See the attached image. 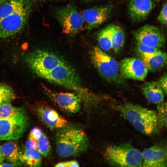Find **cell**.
Wrapping results in <instances>:
<instances>
[{"mask_svg": "<svg viewBox=\"0 0 167 167\" xmlns=\"http://www.w3.org/2000/svg\"><path fill=\"white\" fill-rule=\"evenodd\" d=\"M16 98L12 88L4 83H0V105L11 103Z\"/></svg>", "mask_w": 167, "mask_h": 167, "instance_id": "24", "label": "cell"}, {"mask_svg": "<svg viewBox=\"0 0 167 167\" xmlns=\"http://www.w3.org/2000/svg\"><path fill=\"white\" fill-rule=\"evenodd\" d=\"M158 82L164 91L165 94H166L167 93V75L166 73L160 79Z\"/></svg>", "mask_w": 167, "mask_h": 167, "instance_id": "31", "label": "cell"}, {"mask_svg": "<svg viewBox=\"0 0 167 167\" xmlns=\"http://www.w3.org/2000/svg\"><path fill=\"white\" fill-rule=\"evenodd\" d=\"M32 0H8L0 6V20L20 9Z\"/></svg>", "mask_w": 167, "mask_h": 167, "instance_id": "21", "label": "cell"}, {"mask_svg": "<svg viewBox=\"0 0 167 167\" xmlns=\"http://www.w3.org/2000/svg\"><path fill=\"white\" fill-rule=\"evenodd\" d=\"M142 153V166L165 167L167 166L166 148L156 144L145 149Z\"/></svg>", "mask_w": 167, "mask_h": 167, "instance_id": "14", "label": "cell"}, {"mask_svg": "<svg viewBox=\"0 0 167 167\" xmlns=\"http://www.w3.org/2000/svg\"><path fill=\"white\" fill-rule=\"evenodd\" d=\"M125 33L123 29L119 26L113 24L112 35V48L118 52L122 48L125 42Z\"/></svg>", "mask_w": 167, "mask_h": 167, "instance_id": "23", "label": "cell"}, {"mask_svg": "<svg viewBox=\"0 0 167 167\" xmlns=\"http://www.w3.org/2000/svg\"><path fill=\"white\" fill-rule=\"evenodd\" d=\"M22 108L13 105L10 103L0 105V118H10L19 112Z\"/></svg>", "mask_w": 167, "mask_h": 167, "instance_id": "25", "label": "cell"}, {"mask_svg": "<svg viewBox=\"0 0 167 167\" xmlns=\"http://www.w3.org/2000/svg\"><path fill=\"white\" fill-rule=\"evenodd\" d=\"M167 2H165L163 4L157 18L159 22L164 26H166L167 24Z\"/></svg>", "mask_w": 167, "mask_h": 167, "instance_id": "28", "label": "cell"}, {"mask_svg": "<svg viewBox=\"0 0 167 167\" xmlns=\"http://www.w3.org/2000/svg\"><path fill=\"white\" fill-rule=\"evenodd\" d=\"M29 136L34 138L36 141L37 150L42 156H49L51 153V147L49 141L41 129L35 127L32 129Z\"/></svg>", "mask_w": 167, "mask_h": 167, "instance_id": "17", "label": "cell"}, {"mask_svg": "<svg viewBox=\"0 0 167 167\" xmlns=\"http://www.w3.org/2000/svg\"><path fill=\"white\" fill-rule=\"evenodd\" d=\"M28 105L32 112L51 130H58L68 125V121L45 101H37Z\"/></svg>", "mask_w": 167, "mask_h": 167, "instance_id": "8", "label": "cell"}, {"mask_svg": "<svg viewBox=\"0 0 167 167\" xmlns=\"http://www.w3.org/2000/svg\"><path fill=\"white\" fill-rule=\"evenodd\" d=\"M137 42L157 49L162 47L165 41V34L159 27L146 24L136 30L134 33Z\"/></svg>", "mask_w": 167, "mask_h": 167, "instance_id": "10", "label": "cell"}, {"mask_svg": "<svg viewBox=\"0 0 167 167\" xmlns=\"http://www.w3.org/2000/svg\"><path fill=\"white\" fill-rule=\"evenodd\" d=\"M0 152L4 159L10 162H20L19 157L21 152L16 142L11 141L0 145Z\"/></svg>", "mask_w": 167, "mask_h": 167, "instance_id": "18", "label": "cell"}, {"mask_svg": "<svg viewBox=\"0 0 167 167\" xmlns=\"http://www.w3.org/2000/svg\"><path fill=\"white\" fill-rule=\"evenodd\" d=\"M155 1L157 2H159L161 1L162 0H154Z\"/></svg>", "mask_w": 167, "mask_h": 167, "instance_id": "36", "label": "cell"}, {"mask_svg": "<svg viewBox=\"0 0 167 167\" xmlns=\"http://www.w3.org/2000/svg\"><path fill=\"white\" fill-rule=\"evenodd\" d=\"M4 158L0 152V164L2 163Z\"/></svg>", "mask_w": 167, "mask_h": 167, "instance_id": "33", "label": "cell"}, {"mask_svg": "<svg viewBox=\"0 0 167 167\" xmlns=\"http://www.w3.org/2000/svg\"><path fill=\"white\" fill-rule=\"evenodd\" d=\"M154 6L153 0H128V10L131 20L139 22L145 19Z\"/></svg>", "mask_w": 167, "mask_h": 167, "instance_id": "15", "label": "cell"}, {"mask_svg": "<svg viewBox=\"0 0 167 167\" xmlns=\"http://www.w3.org/2000/svg\"></svg>", "mask_w": 167, "mask_h": 167, "instance_id": "37", "label": "cell"}, {"mask_svg": "<svg viewBox=\"0 0 167 167\" xmlns=\"http://www.w3.org/2000/svg\"><path fill=\"white\" fill-rule=\"evenodd\" d=\"M44 92L60 109L70 113H75L79 110L81 98L79 94L70 92H57L43 86Z\"/></svg>", "mask_w": 167, "mask_h": 167, "instance_id": "11", "label": "cell"}, {"mask_svg": "<svg viewBox=\"0 0 167 167\" xmlns=\"http://www.w3.org/2000/svg\"><path fill=\"white\" fill-rule=\"evenodd\" d=\"M157 116L159 128H166L167 103L163 102L157 104Z\"/></svg>", "mask_w": 167, "mask_h": 167, "instance_id": "26", "label": "cell"}, {"mask_svg": "<svg viewBox=\"0 0 167 167\" xmlns=\"http://www.w3.org/2000/svg\"><path fill=\"white\" fill-rule=\"evenodd\" d=\"M85 2H88L93 1L95 0H83Z\"/></svg>", "mask_w": 167, "mask_h": 167, "instance_id": "35", "label": "cell"}, {"mask_svg": "<svg viewBox=\"0 0 167 167\" xmlns=\"http://www.w3.org/2000/svg\"><path fill=\"white\" fill-rule=\"evenodd\" d=\"M142 92L150 102L158 104L164 101L165 93L158 82L146 83L142 86Z\"/></svg>", "mask_w": 167, "mask_h": 167, "instance_id": "16", "label": "cell"}, {"mask_svg": "<svg viewBox=\"0 0 167 167\" xmlns=\"http://www.w3.org/2000/svg\"><path fill=\"white\" fill-rule=\"evenodd\" d=\"M32 0L22 8L0 20V40L14 38L25 27L33 7Z\"/></svg>", "mask_w": 167, "mask_h": 167, "instance_id": "6", "label": "cell"}, {"mask_svg": "<svg viewBox=\"0 0 167 167\" xmlns=\"http://www.w3.org/2000/svg\"><path fill=\"white\" fill-rule=\"evenodd\" d=\"M118 110L137 131L148 135L159 127L157 113L139 105L126 103L118 105Z\"/></svg>", "mask_w": 167, "mask_h": 167, "instance_id": "3", "label": "cell"}, {"mask_svg": "<svg viewBox=\"0 0 167 167\" xmlns=\"http://www.w3.org/2000/svg\"><path fill=\"white\" fill-rule=\"evenodd\" d=\"M118 64L120 74L125 78L143 80L148 73V70L143 61L137 58H124Z\"/></svg>", "mask_w": 167, "mask_h": 167, "instance_id": "13", "label": "cell"}, {"mask_svg": "<svg viewBox=\"0 0 167 167\" xmlns=\"http://www.w3.org/2000/svg\"><path fill=\"white\" fill-rule=\"evenodd\" d=\"M141 58L148 71L151 72H154L161 70L167 63L166 54L161 51L156 54Z\"/></svg>", "mask_w": 167, "mask_h": 167, "instance_id": "19", "label": "cell"}, {"mask_svg": "<svg viewBox=\"0 0 167 167\" xmlns=\"http://www.w3.org/2000/svg\"><path fill=\"white\" fill-rule=\"evenodd\" d=\"M90 56L93 65L105 80L118 85L124 84L119 64L113 58L97 46L92 49Z\"/></svg>", "mask_w": 167, "mask_h": 167, "instance_id": "5", "label": "cell"}, {"mask_svg": "<svg viewBox=\"0 0 167 167\" xmlns=\"http://www.w3.org/2000/svg\"><path fill=\"white\" fill-rule=\"evenodd\" d=\"M56 139L57 153L63 157L80 154L85 151L89 145L85 133L73 126L67 125L58 130Z\"/></svg>", "mask_w": 167, "mask_h": 167, "instance_id": "2", "label": "cell"}, {"mask_svg": "<svg viewBox=\"0 0 167 167\" xmlns=\"http://www.w3.org/2000/svg\"><path fill=\"white\" fill-rule=\"evenodd\" d=\"M8 0H0V6L7 1Z\"/></svg>", "mask_w": 167, "mask_h": 167, "instance_id": "34", "label": "cell"}, {"mask_svg": "<svg viewBox=\"0 0 167 167\" xmlns=\"http://www.w3.org/2000/svg\"><path fill=\"white\" fill-rule=\"evenodd\" d=\"M113 24H109L98 32L96 38L100 48L104 51L112 48L111 35Z\"/></svg>", "mask_w": 167, "mask_h": 167, "instance_id": "22", "label": "cell"}, {"mask_svg": "<svg viewBox=\"0 0 167 167\" xmlns=\"http://www.w3.org/2000/svg\"><path fill=\"white\" fill-rule=\"evenodd\" d=\"M24 59L29 68L38 76L79 93L86 91L81 87L74 69L53 53L36 49L26 54Z\"/></svg>", "mask_w": 167, "mask_h": 167, "instance_id": "1", "label": "cell"}, {"mask_svg": "<svg viewBox=\"0 0 167 167\" xmlns=\"http://www.w3.org/2000/svg\"><path fill=\"white\" fill-rule=\"evenodd\" d=\"M78 163L76 161H71L58 163L54 166L56 167H79Z\"/></svg>", "mask_w": 167, "mask_h": 167, "instance_id": "30", "label": "cell"}, {"mask_svg": "<svg viewBox=\"0 0 167 167\" xmlns=\"http://www.w3.org/2000/svg\"><path fill=\"white\" fill-rule=\"evenodd\" d=\"M104 155L107 161L114 166H142V152L129 143L109 145L105 148Z\"/></svg>", "mask_w": 167, "mask_h": 167, "instance_id": "4", "label": "cell"}, {"mask_svg": "<svg viewBox=\"0 0 167 167\" xmlns=\"http://www.w3.org/2000/svg\"><path fill=\"white\" fill-rule=\"evenodd\" d=\"M37 150L36 140L34 138L29 135L28 139L25 145V150Z\"/></svg>", "mask_w": 167, "mask_h": 167, "instance_id": "29", "label": "cell"}, {"mask_svg": "<svg viewBox=\"0 0 167 167\" xmlns=\"http://www.w3.org/2000/svg\"><path fill=\"white\" fill-rule=\"evenodd\" d=\"M137 47L141 58L150 56L157 54L161 51L159 49L149 47L137 42Z\"/></svg>", "mask_w": 167, "mask_h": 167, "instance_id": "27", "label": "cell"}, {"mask_svg": "<svg viewBox=\"0 0 167 167\" xmlns=\"http://www.w3.org/2000/svg\"><path fill=\"white\" fill-rule=\"evenodd\" d=\"M21 164L20 162L17 163H2L0 164V167H16L19 166Z\"/></svg>", "mask_w": 167, "mask_h": 167, "instance_id": "32", "label": "cell"}, {"mask_svg": "<svg viewBox=\"0 0 167 167\" xmlns=\"http://www.w3.org/2000/svg\"><path fill=\"white\" fill-rule=\"evenodd\" d=\"M28 117L22 108L12 116L0 118V140H12L20 138L29 125Z\"/></svg>", "mask_w": 167, "mask_h": 167, "instance_id": "7", "label": "cell"}, {"mask_svg": "<svg viewBox=\"0 0 167 167\" xmlns=\"http://www.w3.org/2000/svg\"><path fill=\"white\" fill-rule=\"evenodd\" d=\"M55 15L66 34L73 36L81 30L84 20L75 6L68 5L61 7L56 11Z\"/></svg>", "mask_w": 167, "mask_h": 167, "instance_id": "9", "label": "cell"}, {"mask_svg": "<svg viewBox=\"0 0 167 167\" xmlns=\"http://www.w3.org/2000/svg\"><path fill=\"white\" fill-rule=\"evenodd\" d=\"M42 156L37 150H25L23 152H21L19 161L28 166H41L42 162Z\"/></svg>", "mask_w": 167, "mask_h": 167, "instance_id": "20", "label": "cell"}, {"mask_svg": "<svg viewBox=\"0 0 167 167\" xmlns=\"http://www.w3.org/2000/svg\"><path fill=\"white\" fill-rule=\"evenodd\" d=\"M113 9V5L106 4L84 10L81 15L86 23V29L91 30L99 27L110 17Z\"/></svg>", "mask_w": 167, "mask_h": 167, "instance_id": "12", "label": "cell"}]
</instances>
